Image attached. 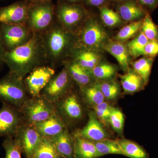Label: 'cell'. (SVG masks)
Wrapping results in <instances>:
<instances>
[{
	"mask_svg": "<svg viewBox=\"0 0 158 158\" xmlns=\"http://www.w3.org/2000/svg\"><path fill=\"white\" fill-rule=\"evenodd\" d=\"M98 84L105 99L113 100L118 97L120 92V88L117 82L110 80L101 82Z\"/></svg>",
	"mask_w": 158,
	"mask_h": 158,
	"instance_id": "836d02e7",
	"label": "cell"
},
{
	"mask_svg": "<svg viewBox=\"0 0 158 158\" xmlns=\"http://www.w3.org/2000/svg\"><path fill=\"white\" fill-rule=\"evenodd\" d=\"M34 126L42 137L49 138L58 135L68 127L57 113Z\"/></svg>",
	"mask_w": 158,
	"mask_h": 158,
	"instance_id": "ac0fdd59",
	"label": "cell"
},
{
	"mask_svg": "<svg viewBox=\"0 0 158 158\" xmlns=\"http://www.w3.org/2000/svg\"><path fill=\"white\" fill-rule=\"evenodd\" d=\"M152 63V58L147 56L142 57L132 63L134 71L142 78L145 85L149 81Z\"/></svg>",
	"mask_w": 158,
	"mask_h": 158,
	"instance_id": "83f0119b",
	"label": "cell"
},
{
	"mask_svg": "<svg viewBox=\"0 0 158 158\" xmlns=\"http://www.w3.org/2000/svg\"><path fill=\"white\" fill-rule=\"evenodd\" d=\"M65 2L72 3V4H81L83 0H61Z\"/></svg>",
	"mask_w": 158,
	"mask_h": 158,
	"instance_id": "b9f144b4",
	"label": "cell"
},
{
	"mask_svg": "<svg viewBox=\"0 0 158 158\" xmlns=\"http://www.w3.org/2000/svg\"><path fill=\"white\" fill-rule=\"evenodd\" d=\"M69 59L75 61L90 73L100 62V58L96 51L78 45L73 49Z\"/></svg>",
	"mask_w": 158,
	"mask_h": 158,
	"instance_id": "e0dca14e",
	"label": "cell"
},
{
	"mask_svg": "<svg viewBox=\"0 0 158 158\" xmlns=\"http://www.w3.org/2000/svg\"><path fill=\"white\" fill-rule=\"evenodd\" d=\"M24 122L32 126L56 113V106L42 95L29 98L21 108Z\"/></svg>",
	"mask_w": 158,
	"mask_h": 158,
	"instance_id": "52a82bcc",
	"label": "cell"
},
{
	"mask_svg": "<svg viewBox=\"0 0 158 158\" xmlns=\"http://www.w3.org/2000/svg\"><path fill=\"white\" fill-rule=\"evenodd\" d=\"M51 139L53 141L57 151L62 158H74V136L69 133L68 127Z\"/></svg>",
	"mask_w": 158,
	"mask_h": 158,
	"instance_id": "ffe728a7",
	"label": "cell"
},
{
	"mask_svg": "<svg viewBox=\"0 0 158 158\" xmlns=\"http://www.w3.org/2000/svg\"><path fill=\"white\" fill-rule=\"evenodd\" d=\"M24 79L9 72L0 79V102L20 110L29 98Z\"/></svg>",
	"mask_w": 158,
	"mask_h": 158,
	"instance_id": "277c9868",
	"label": "cell"
},
{
	"mask_svg": "<svg viewBox=\"0 0 158 158\" xmlns=\"http://www.w3.org/2000/svg\"><path fill=\"white\" fill-rule=\"evenodd\" d=\"M73 81L68 71L63 67L60 72L55 74L49 81L42 90L41 95L55 104L72 90Z\"/></svg>",
	"mask_w": 158,
	"mask_h": 158,
	"instance_id": "30bf717a",
	"label": "cell"
},
{
	"mask_svg": "<svg viewBox=\"0 0 158 158\" xmlns=\"http://www.w3.org/2000/svg\"><path fill=\"white\" fill-rule=\"evenodd\" d=\"M109 0H83L82 3L87 6L92 7H101L106 6Z\"/></svg>",
	"mask_w": 158,
	"mask_h": 158,
	"instance_id": "ab89813d",
	"label": "cell"
},
{
	"mask_svg": "<svg viewBox=\"0 0 158 158\" xmlns=\"http://www.w3.org/2000/svg\"><path fill=\"white\" fill-rule=\"evenodd\" d=\"M4 62L10 72L23 79L35 68L46 65L47 56L41 34L34 33L28 42L6 52Z\"/></svg>",
	"mask_w": 158,
	"mask_h": 158,
	"instance_id": "6da1fadb",
	"label": "cell"
},
{
	"mask_svg": "<svg viewBox=\"0 0 158 158\" xmlns=\"http://www.w3.org/2000/svg\"><path fill=\"white\" fill-rule=\"evenodd\" d=\"M112 1H115V2H122V1H124V0H112Z\"/></svg>",
	"mask_w": 158,
	"mask_h": 158,
	"instance_id": "ee69618b",
	"label": "cell"
},
{
	"mask_svg": "<svg viewBox=\"0 0 158 158\" xmlns=\"http://www.w3.org/2000/svg\"><path fill=\"white\" fill-rule=\"evenodd\" d=\"M55 104L57 114L62 118L67 127L83 118L84 109L81 99L72 90Z\"/></svg>",
	"mask_w": 158,
	"mask_h": 158,
	"instance_id": "ba28073f",
	"label": "cell"
},
{
	"mask_svg": "<svg viewBox=\"0 0 158 158\" xmlns=\"http://www.w3.org/2000/svg\"><path fill=\"white\" fill-rule=\"evenodd\" d=\"M99 9L101 19L105 25L110 27H114L121 24L122 19L117 12L109 9L106 6Z\"/></svg>",
	"mask_w": 158,
	"mask_h": 158,
	"instance_id": "1f68e13d",
	"label": "cell"
},
{
	"mask_svg": "<svg viewBox=\"0 0 158 158\" xmlns=\"http://www.w3.org/2000/svg\"><path fill=\"white\" fill-rule=\"evenodd\" d=\"M89 15L81 4H72L59 0L56 6V21L67 31L77 34Z\"/></svg>",
	"mask_w": 158,
	"mask_h": 158,
	"instance_id": "5b68a950",
	"label": "cell"
},
{
	"mask_svg": "<svg viewBox=\"0 0 158 158\" xmlns=\"http://www.w3.org/2000/svg\"><path fill=\"white\" fill-rule=\"evenodd\" d=\"M141 31L149 40H158V29L148 13L143 19Z\"/></svg>",
	"mask_w": 158,
	"mask_h": 158,
	"instance_id": "e575fe53",
	"label": "cell"
},
{
	"mask_svg": "<svg viewBox=\"0 0 158 158\" xmlns=\"http://www.w3.org/2000/svg\"><path fill=\"white\" fill-rule=\"evenodd\" d=\"M63 65L68 71L73 81L79 86L80 88L93 83L94 78L91 73L72 59H67L64 62Z\"/></svg>",
	"mask_w": 158,
	"mask_h": 158,
	"instance_id": "d6986e66",
	"label": "cell"
},
{
	"mask_svg": "<svg viewBox=\"0 0 158 158\" xmlns=\"http://www.w3.org/2000/svg\"><path fill=\"white\" fill-rule=\"evenodd\" d=\"M81 92L84 101L91 107L105 101V98L100 88L98 83H92L81 88Z\"/></svg>",
	"mask_w": 158,
	"mask_h": 158,
	"instance_id": "603a6c76",
	"label": "cell"
},
{
	"mask_svg": "<svg viewBox=\"0 0 158 158\" xmlns=\"http://www.w3.org/2000/svg\"><path fill=\"white\" fill-rule=\"evenodd\" d=\"M146 11H152L158 5V0H136Z\"/></svg>",
	"mask_w": 158,
	"mask_h": 158,
	"instance_id": "f35d334b",
	"label": "cell"
},
{
	"mask_svg": "<svg viewBox=\"0 0 158 158\" xmlns=\"http://www.w3.org/2000/svg\"><path fill=\"white\" fill-rule=\"evenodd\" d=\"M55 74V69L50 65L39 66L31 71L24 79L29 95L31 97L40 96L42 90Z\"/></svg>",
	"mask_w": 158,
	"mask_h": 158,
	"instance_id": "7c38bea8",
	"label": "cell"
},
{
	"mask_svg": "<svg viewBox=\"0 0 158 158\" xmlns=\"http://www.w3.org/2000/svg\"><path fill=\"white\" fill-rule=\"evenodd\" d=\"M23 123L19 109L2 103L0 109V137H14Z\"/></svg>",
	"mask_w": 158,
	"mask_h": 158,
	"instance_id": "8fae6325",
	"label": "cell"
},
{
	"mask_svg": "<svg viewBox=\"0 0 158 158\" xmlns=\"http://www.w3.org/2000/svg\"><path fill=\"white\" fill-rule=\"evenodd\" d=\"M6 51L3 46L2 41L1 38V34H0V69H1L5 64L4 62V58L6 53Z\"/></svg>",
	"mask_w": 158,
	"mask_h": 158,
	"instance_id": "60d3db41",
	"label": "cell"
},
{
	"mask_svg": "<svg viewBox=\"0 0 158 158\" xmlns=\"http://www.w3.org/2000/svg\"><path fill=\"white\" fill-rule=\"evenodd\" d=\"M29 3H34L40 2H52V0H26Z\"/></svg>",
	"mask_w": 158,
	"mask_h": 158,
	"instance_id": "7bdbcfd3",
	"label": "cell"
},
{
	"mask_svg": "<svg viewBox=\"0 0 158 158\" xmlns=\"http://www.w3.org/2000/svg\"><path fill=\"white\" fill-rule=\"evenodd\" d=\"M0 34L7 52L13 50L28 42L34 33L26 25L0 23Z\"/></svg>",
	"mask_w": 158,
	"mask_h": 158,
	"instance_id": "9c48e42d",
	"label": "cell"
},
{
	"mask_svg": "<svg viewBox=\"0 0 158 158\" xmlns=\"http://www.w3.org/2000/svg\"><path fill=\"white\" fill-rule=\"evenodd\" d=\"M119 2L117 12L121 19L127 22L143 19L148 13L136 0H124Z\"/></svg>",
	"mask_w": 158,
	"mask_h": 158,
	"instance_id": "2e32d148",
	"label": "cell"
},
{
	"mask_svg": "<svg viewBox=\"0 0 158 158\" xmlns=\"http://www.w3.org/2000/svg\"><path fill=\"white\" fill-rule=\"evenodd\" d=\"M74 158H98L102 157L94 142L74 136Z\"/></svg>",
	"mask_w": 158,
	"mask_h": 158,
	"instance_id": "7402d4cb",
	"label": "cell"
},
{
	"mask_svg": "<svg viewBox=\"0 0 158 158\" xmlns=\"http://www.w3.org/2000/svg\"><path fill=\"white\" fill-rule=\"evenodd\" d=\"M46 52L48 63L55 69L63 65L78 45L77 34L69 32L56 21L41 34Z\"/></svg>",
	"mask_w": 158,
	"mask_h": 158,
	"instance_id": "7a4b0ae2",
	"label": "cell"
},
{
	"mask_svg": "<svg viewBox=\"0 0 158 158\" xmlns=\"http://www.w3.org/2000/svg\"><path fill=\"white\" fill-rule=\"evenodd\" d=\"M116 73L115 66L107 63H99L91 72L93 78L102 80L112 78Z\"/></svg>",
	"mask_w": 158,
	"mask_h": 158,
	"instance_id": "4dcf8cb0",
	"label": "cell"
},
{
	"mask_svg": "<svg viewBox=\"0 0 158 158\" xmlns=\"http://www.w3.org/2000/svg\"><path fill=\"white\" fill-rule=\"evenodd\" d=\"M120 77L123 89L125 93L138 92L145 86L143 79L135 71L129 72L126 74L120 75Z\"/></svg>",
	"mask_w": 158,
	"mask_h": 158,
	"instance_id": "d4e9b609",
	"label": "cell"
},
{
	"mask_svg": "<svg viewBox=\"0 0 158 158\" xmlns=\"http://www.w3.org/2000/svg\"><path fill=\"white\" fill-rule=\"evenodd\" d=\"M117 141L123 155L130 158H149V154L145 149L135 142L126 139Z\"/></svg>",
	"mask_w": 158,
	"mask_h": 158,
	"instance_id": "cb8c5ba5",
	"label": "cell"
},
{
	"mask_svg": "<svg viewBox=\"0 0 158 158\" xmlns=\"http://www.w3.org/2000/svg\"><path fill=\"white\" fill-rule=\"evenodd\" d=\"M78 45L97 51L109 41L107 33L96 19L88 15L77 33Z\"/></svg>",
	"mask_w": 158,
	"mask_h": 158,
	"instance_id": "8992f818",
	"label": "cell"
},
{
	"mask_svg": "<svg viewBox=\"0 0 158 158\" xmlns=\"http://www.w3.org/2000/svg\"><path fill=\"white\" fill-rule=\"evenodd\" d=\"M92 108L97 118L102 124L105 126L109 124L110 116L113 107L105 101Z\"/></svg>",
	"mask_w": 158,
	"mask_h": 158,
	"instance_id": "d590c367",
	"label": "cell"
},
{
	"mask_svg": "<svg viewBox=\"0 0 158 158\" xmlns=\"http://www.w3.org/2000/svg\"><path fill=\"white\" fill-rule=\"evenodd\" d=\"M94 143L98 151L102 156L110 154L123 155L122 152L117 140L106 138Z\"/></svg>",
	"mask_w": 158,
	"mask_h": 158,
	"instance_id": "4316f807",
	"label": "cell"
},
{
	"mask_svg": "<svg viewBox=\"0 0 158 158\" xmlns=\"http://www.w3.org/2000/svg\"><path fill=\"white\" fill-rule=\"evenodd\" d=\"M19 143L25 158H34L42 137L34 126L23 123L14 137Z\"/></svg>",
	"mask_w": 158,
	"mask_h": 158,
	"instance_id": "4fadbf2b",
	"label": "cell"
},
{
	"mask_svg": "<svg viewBox=\"0 0 158 158\" xmlns=\"http://www.w3.org/2000/svg\"><path fill=\"white\" fill-rule=\"evenodd\" d=\"M2 146L6 152L5 158H22V151L18 141L14 137L5 138Z\"/></svg>",
	"mask_w": 158,
	"mask_h": 158,
	"instance_id": "d6a6232c",
	"label": "cell"
},
{
	"mask_svg": "<svg viewBox=\"0 0 158 158\" xmlns=\"http://www.w3.org/2000/svg\"><path fill=\"white\" fill-rule=\"evenodd\" d=\"M34 158H63L57 151L51 138L42 137Z\"/></svg>",
	"mask_w": 158,
	"mask_h": 158,
	"instance_id": "484cf974",
	"label": "cell"
},
{
	"mask_svg": "<svg viewBox=\"0 0 158 158\" xmlns=\"http://www.w3.org/2000/svg\"><path fill=\"white\" fill-rule=\"evenodd\" d=\"M143 19L133 22L125 26L119 31L115 37L116 41L123 42L136 36L141 31Z\"/></svg>",
	"mask_w": 158,
	"mask_h": 158,
	"instance_id": "f546056e",
	"label": "cell"
},
{
	"mask_svg": "<svg viewBox=\"0 0 158 158\" xmlns=\"http://www.w3.org/2000/svg\"><path fill=\"white\" fill-rule=\"evenodd\" d=\"M29 4L26 0H23L0 7V23L26 25Z\"/></svg>",
	"mask_w": 158,
	"mask_h": 158,
	"instance_id": "5bb4252c",
	"label": "cell"
},
{
	"mask_svg": "<svg viewBox=\"0 0 158 158\" xmlns=\"http://www.w3.org/2000/svg\"><path fill=\"white\" fill-rule=\"evenodd\" d=\"M124 116L119 109L113 107L110 115L109 124L118 135H122L124 125Z\"/></svg>",
	"mask_w": 158,
	"mask_h": 158,
	"instance_id": "8d00e7d4",
	"label": "cell"
},
{
	"mask_svg": "<svg viewBox=\"0 0 158 158\" xmlns=\"http://www.w3.org/2000/svg\"><path fill=\"white\" fill-rule=\"evenodd\" d=\"M29 4L26 25L34 33L43 34L56 21V6L52 2Z\"/></svg>",
	"mask_w": 158,
	"mask_h": 158,
	"instance_id": "3957f363",
	"label": "cell"
},
{
	"mask_svg": "<svg viewBox=\"0 0 158 158\" xmlns=\"http://www.w3.org/2000/svg\"><path fill=\"white\" fill-rule=\"evenodd\" d=\"M103 49L116 59L122 69L127 71L129 69L130 54L127 46L123 42L109 41Z\"/></svg>",
	"mask_w": 158,
	"mask_h": 158,
	"instance_id": "44dd1931",
	"label": "cell"
},
{
	"mask_svg": "<svg viewBox=\"0 0 158 158\" xmlns=\"http://www.w3.org/2000/svg\"><path fill=\"white\" fill-rule=\"evenodd\" d=\"M158 55V40H149L144 49V56L152 58Z\"/></svg>",
	"mask_w": 158,
	"mask_h": 158,
	"instance_id": "74e56055",
	"label": "cell"
},
{
	"mask_svg": "<svg viewBox=\"0 0 158 158\" xmlns=\"http://www.w3.org/2000/svg\"><path fill=\"white\" fill-rule=\"evenodd\" d=\"M102 125L94 112H90L87 124L83 128L77 131L73 135L93 142L109 138Z\"/></svg>",
	"mask_w": 158,
	"mask_h": 158,
	"instance_id": "9a60e30c",
	"label": "cell"
},
{
	"mask_svg": "<svg viewBox=\"0 0 158 158\" xmlns=\"http://www.w3.org/2000/svg\"><path fill=\"white\" fill-rule=\"evenodd\" d=\"M148 41L147 37L140 31L134 39L127 43V46L130 55L135 58L144 56V48Z\"/></svg>",
	"mask_w": 158,
	"mask_h": 158,
	"instance_id": "f1b7e54d",
	"label": "cell"
}]
</instances>
